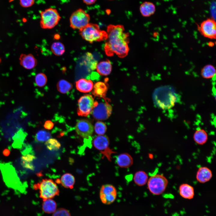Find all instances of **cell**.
<instances>
[{
	"mask_svg": "<svg viewBox=\"0 0 216 216\" xmlns=\"http://www.w3.org/2000/svg\"><path fill=\"white\" fill-rule=\"evenodd\" d=\"M107 37L104 49L106 55L111 56L114 54L120 58L128 54L129 49V34L121 25L110 24L107 27Z\"/></svg>",
	"mask_w": 216,
	"mask_h": 216,
	"instance_id": "6da1fadb",
	"label": "cell"
},
{
	"mask_svg": "<svg viewBox=\"0 0 216 216\" xmlns=\"http://www.w3.org/2000/svg\"><path fill=\"white\" fill-rule=\"evenodd\" d=\"M79 31L82 38L91 43L106 40L107 37V32L100 30L96 24L89 23Z\"/></svg>",
	"mask_w": 216,
	"mask_h": 216,
	"instance_id": "7a4b0ae2",
	"label": "cell"
},
{
	"mask_svg": "<svg viewBox=\"0 0 216 216\" xmlns=\"http://www.w3.org/2000/svg\"><path fill=\"white\" fill-rule=\"evenodd\" d=\"M34 188L39 190L40 197L42 200L52 199L58 196L59 190L56 184L50 179H44L34 184Z\"/></svg>",
	"mask_w": 216,
	"mask_h": 216,
	"instance_id": "3957f363",
	"label": "cell"
},
{
	"mask_svg": "<svg viewBox=\"0 0 216 216\" xmlns=\"http://www.w3.org/2000/svg\"><path fill=\"white\" fill-rule=\"evenodd\" d=\"M41 27L44 29H51L58 23L61 17L57 10L50 8L40 12Z\"/></svg>",
	"mask_w": 216,
	"mask_h": 216,
	"instance_id": "277c9868",
	"label": "cell"
},
{
	"mask_svg": "<svg viewBox=\"0 0 216 216\" xmlns=\"http://www.w3.org/2000/svg\"><path fill=\"white\" fill-rule=\"evenodd\" d=\"M147 184L149 191L153 195H159L165 191L168 181L163 175L156 174L152 175L148 178Z\"/></svg>",
	"mask_w": 216,
	"mask_h": 216,
	"instance_id": "5b68a950",
	"label": "cell"
},
{
	"mask_svg": "<svg viewBox=\"0 0 216 216\" xmlns=\"http://www.w3.org/2000/svg\"><path fill=\"white\" fill-rule=\"evenodd\" d=\"M90 16L85 10L79 8L73 12L70 18V27L74 29L79 30L89 23Z\"/></svg>",
	"mask_w": 216,
	"mask_h": 216,
	"instance_id": "8992f818",
	"label": "cell"
},
{
	"mask_svg": "<svg viewBox=\"0 0 216 216\" xmlns=\"http://www.w3.org/2000/svg\"><path fill=\"white\" fill-rule=\"evenodd\" d=\"M98 103L97 101H94L90 94H86L81 96L78 100V115L82 116H88Z\"/></svg>",
	"mask_w": 216,
	"mask_h": 216,
	"instance_id": "52a82bcc",
	"label": "cell"
},
{
	"mask_svg": "<svg viewBox=\"0 0 216 216\" xmlns=\"http://www.w3.org/2000/svg\"><path fill=\"white\" fill-rule=\"evenodd\" d=\"M117 195L116 188L110 184L102 186L100 191V198L101 202L105 205L112 204L115 200Z\"/></svg>",
	"mask_w": 216,
	"mask_h": 216,
	"instance_id": "ba28073f",
	"label": "cell"
},
{
	"mask_svg": "<svg viewBox=\"0 0 216 216\" xmlns=\"http://www.w3.org/2000/svg\"><path fill=\"white\" fill-rule=\"evenodd\" d=\"M93 117L98 120L107 119L111 115L112 107L108 103L101 102L98 103L92 110Z\"/></svg>",
	"mask_w": 216,
	"mask_h": 216,
	"instance_id": "9c48e42d",
	"label": "cell"
},
{
	"mask_svg": "<svg viewBox=\"0 0 216 216\" xmlns=\"http://www.w3.org/2000/svg\"><path fill=\"white\" fill-rule=\"evenodd\" d=\"M199 31L204 37L215 39L216 36V23L213 19L209 18L202 21L198 27Z\"/></svg>",
	"mask_w": 216,
	"mask_h": 216,
	"instance_id": "30bf717a",
	"label": "cell"
},
{
	"mask_svg": "<svg viewBox=\"0 0 216 216\" xmlns=\"http://www.w3.org/2000/svg\"><path fill=\"white\" fill-rule=\"evenodd\" d=\"M77 134L82 137L87 138L91 136L94 131V127L90 122L86 119L79 120L75 126Z\"/></svg>",
	"mask_w": 216,
	"mask_h": 216,
	"instance_id": "8fae6325",
	"label": "cell"
},
{
	"mask_svg": "<svg viewBox=\"0 0 216 216\" xmlns=\"http://www.w3.org/2000/svg\"><path fill=\"white\" fill-rule=\"evenodd\" d=\"M19 61L20 65L27 70L34 68L37 64V59L31 54H22L20 56Z\"/></svg>",
	"mask_w": 216,
	"mask_h": 216,
	"instance_id": "7c38bea8",
	"label": "cell"
},
{
	"mask_svg": "<svg viewBox=\"0 0 216 216\" xmlns=\"http://www.w3.org/2000/svg\"><path fill=\"white\" fill-rule=\"evenodd\" d=\"M211 170L206 166H201L197 170L196 175V180L201 183H204L209 181L212 177Z\"/></svg>",
	"mask_w": 216,
	"mask_h": 216,
	"instance_id": "4fadbf2b",
	"label": "cell"
},
{
	"mask_svg": "<svg viewBox=\"0 0 216 216\" xmlns=\"http://www.w3.org/2000/svg\"><path fill=\"white\" fill-rule=\"evenodd\" d=\"M179 193L180 196L184 199H192L194 195V188L190 184L183 183L179 187Z\"/></svg>",
	"mask_w": 216,
	"mask_h": 216,
	"instance_id": "5bb4252c",
	"label": "cell"
},
{
	"mask_svg": "<svg viewBox=\"0 0 216 216\" xmlns=\"http://www.w3.org/2000/svg\"><path fill=\"white\" fill-rule=\"evenodd\" d=\"M76 89L80 92L83 93L91 91L93 87V83L91 80L82 78L76 82Z\"/></svg>",
	"mask_w": 216,
	"mask_h": 216,
	"instance_id": "9a60e30c",
	"label": "cell"
},
{
	"mask_svg": "<svg viewBox=\"0 0 216 216\" xmlns=\"http://www.w3.org/2000/svg\"><path fill=\"white\" fill-rule=\"evenodd\" d=\"M116 162L120 167L127 168L132 165L133 159L131 156L129 154L123 153L118 155L116 158Z\"/></svg>",
	"mask_w": 216,
	"mask_h": 216,
	"instance_id": "2e32d148",
	"label": "cell"
},
{
	"mask_svg": "<svg viewBox=\"0 0 216 216\" xmlns=\"http://www.w3.org/2000/svg\"><path fill=\"white\" fill-rule=\"evenodd\" d=\"M110 140L108 137L104 134L98 135L93 140V145L97 149L102 150L106 149L109 146Z\"/></svg>",
	"mask_w": 216,
	"mask_h": 216,
	"instance_id": "e0dca14e",
	"label": "cell"
},
{
	"mask_svg": "<svg viewBox=\"0 0 216 216\" xmlns=\"http://www.w3.org/2000/svg\"><path fill=\"white\" fill-rule=\"evenodd\" d=\"M156 10L154 4L149 2H143L140 7V12L144 17H149L153 14Z\"/></svg>",
	"mask_w": 216,
	"mask_h": 216,
	"instance_id": "ac0fdd59",
	"label": "cell"
},
{
	"mask_svg": "<svg viewBox=\"0 0 216 216\" xmlns=\"http://www.w3.org/2000/svg\"><path fill=\"white\" fill-rule=\"evenodd\" d=\"M96 68L99 74L106 76L110 74L112 66L110 62L108 60H106L101 61L97 64Z\"/></svg>",
	"mask_w": 216,
	"mask_h": 216,
	"instance_id": "d6986e66",
	"label": "cell"
},
{
	"mask_svg": "<svg viewBox=\"0 0 216 216\" xmlns=\"http://www.w3.org/2000/svg\"><path fill=\"white\" fill-rule=\"evenodd\" d=\"M42 208L45 213L52 214L57 209V204L52 199H48L43 200Z\"/></svg>",
	"mask_w": 216,
	"mask_h": 216,
	"instance_id": "ffe728a7",
	"label": "cell"
},
{
	"mask_svg": "<svg viewBox=\"0 0 216 216\" xmlns=\"http://www.w3.org/2000/svg\"><path fill=\"white\" fill-rule=\"evenodd\" d=\"M193 139L196 144L203 145L206 143L208 140V134L204 130L199 129L196 130L194 133Z\"/></svg>",
	"mask_w": 216,
	"mask_h": 216,
	"instance_id": "44dd1931",
	"label": "cell"
},
{
	"mask_svg": "<svg viewBox=\"0 0 216 216\" xmlns=\"http://www.w3.org/2000/svg\"><path fill=\"white\" fill-rule=\"evenodd\" d=\"M60 182L64 187L72 189L74 188L75 182L74 177L69 173H66L61 177Z\"/></svg>",
	"mask_w": 216,
	"mask_h": 216,
	"instance_id": "7402d4cb",
	"label": "cell"
},
{
	"mask_svg": "<svg viewBox=\"0 0 216 216\" xmlns=\"http://www.w3.org/2000/svg\"><path fill=\"white\" fill-rule=\"evenodd\" d=\"M148 177L147 173L143 171H139L135 174L134 180L135 183L139 186H142L147 183Z\"/></svg>",
	"mask_w": 216,
	"mask_h": 216,
	"instance_id": "603a6c76",
	"label": "cell"
},
{
	"mask_svg": "<svg viewBox=\"0 0 216 216\" xmlns=\"http://www.w3.org/2000/svg\"><path fill=\"white\" fill-rule=\"evenodd\" d=\"M107 88L105 83L98 82L94 86L93 94L98 97H103L107 91Z\"/></svg>",
	"mask_w": 216,
	"mask_h": 216,
	"instance_id": "cb8c5ba5",
	"label": "cell"
},
{
	"mask_svg": "<svg viewBox=\"0 0 216 216\" xmlns=\"http://www.w3.org/2000/svg\"><path fill=\"white\" fill-rule=\"evenodd\" d=\"M216 73L215 67L211 64H207L204 66L201 71L202 76L205 79H210L213 78Z\"/></svg>",
	"mask_w": 216,
	"mask_h": 216,
	"instance_id": "d4e9b609",
	"label": "cell"
},
{
	"mask_svg": "<svg viewBox=\"0 0 216 216\" xmlns=\"http://www.w3.org/2000/svg\"><path fill=\"white\" fill-rule=\"evenodd\" d=\"M58 91L62 94L69 92L72 88L71 83L64 80H61L58 82L57 85Z\"/></svg>",
	"mask_w": 216,
	"mask_h": 216,
	"instance_id": "484cf974",
	"label": "cell"
},
{
	"mask_svg": "<svg viewBox=\"0 0 216 216\" xmlns=\"http://www.w3.org/2000/svg\"><path fill=\"white\" fill-rule=\"evenodd\" d=\"M51 49L52 52L57 56L62 55L65 51L64 45L59 42L53 43L51 45Z\"/></svg>",
	"mask_w": 216,
	"mask_h": 216,
	"instance_id": "4316f807",
	"label": "cell"
},
{
	"mask_svg": "<svg viewBox=\"0 0 216 216\" xmlns=\"http://www.w3.org/2000/svg\"><path fill=\"white\" fill-rule=\"evenodd\" d=\"M51 136L50 132L44 130H40L36 133L35 138L36 141L42 142L47 141Z\"/></svg>",
	"mask_w": 216,
	"mask_h": 216,
	"instance_id": "83f0119b",
	"label": "cell"
},
{
	"mask_svg": "<svg viewBox=\"0 0 216 216\" xmlns=\"http://www.w3.org/2000/svg\"><path fill=\"white\" fill-rule=\"evenodd\" d=\"M47 148L50 150H57L61 147L60 142L56 139L50 138L45 142Z\"/></svg>",
	"mask_w": 216,
	"mask_h": 216,
	"instance_id": "f1b7e54d",
	"label": "cell"
},
{
	"mask_svg": "<svg viewBox=\"0 0 216 216\" xmlns=\"http://www.w3.org/2000/svg\"><path fill=\"white\" fill-rule=\"evenodd\" d=\"M35 80L37 86L42 87L46 84L47 82V78L46 76L44 74L39 73L36 76Z\"/></svg>",
	"mask_w": 216,
	"mask_h": 216,
	"instance_id": "f546056e",
	"label": "cell"
},
{
	"mask_svg": "<svg viewBox=\"0 0 216 216\" xmlns=\"http://www.w3.org/2000/svg\"><path fill=\"white\" fill-rule=\"evenodd\" d=\"M94 130L95 133L98 135H104L106 131L107 127L104 123L99 121L95 123Z\"/></svg>",
	"mask_w": 216,
	"mask_h": 216,
	"instance_id": "4dcf8cb0",
	"label": "cell"
},
{
	"mask_svg": "<svg viewBox=\"0 0 216 216\" xmlns=\"http://www.w3.org/2000/svg\"><path fill=\"white\" fill-rule=\"evenodd\" d=\"M22 160L24 166L31 170L33 169V166L31 164V162L35 159V157L32 155L27 154L22 157Z\"/></svg>",
	"mask_w": 216,
	"mask_h": 216,
	"instance_id": "1f68e13d",
	"label": "cell"
},
{
	"mask_svg": "<svg viewBox=\"0 0 216 216\" xmlns=\"http://www.w3.org/2000/svg\"><path fill=\"white\" fill-rule=\"evenodd\" d=\"M25 136L26 135L21 130L18 131L14 135L13 139L15 142V145L16 146L17 144V146H19V143H22Z\"/></svg>",
	"mask_w": 216,
	"mask_h": 216,
	"instance_id": "d6a6232c",
	"label": "cell"
},
{
	"mask_svg": "<svg viewBox=\"0 0 216 216\" xmlns=\"http://www.w3.org/2000/svg\"><path fill=\"white\" fill-rule=\"evenodd\" d=\"M52 214V216H71L69 211L64 208H57Z\"/></svg>",
	"mask_w": 216,
	"mask_h": 216,
	"instance_id": "836d02e7",
	"label": "cell"
},
{
	"mask_svg": "<svg viewBox=\"0 0 216 216\" xmlns=\"http://www.w3.org/2000/svg\"><path fill=\"white\" fill-rule=\"evenodd\" d=\"M20 5L23 8L32 6L34 3V0H19Z\"/></svg>",
	"mask_w": 216,
	"mask_h": 216,
	"instance_id": "e575fe53",
	"label": "cell"
},
{
	"mask_svg": "<svg viewBox=\"0 0 216 216\" xmlns=\"http://www.w3.org/2000/svg\"><path fill=\"white\" fill-rule=\"evenodd\" d=\"M54 125L53 122L50 120H47L45 122L44 124V128L47 130H51L52 129Z\"/></svg>",
	"mask_w": 216,
	"mask_h": 216,
	"instance_id": "d590c367",
	"label": "cell"
},
{
	"mask_svg": "<svg viewBox=\"0 0 216 216\" xmlns=\"http://www.w3.org/2000/svg\"><path fill=\"white\" fill-rule=\"evenodd\" d=\"M83 2L87 5H90L94 4L97 0H82Z\"/></svg>",
	"mask_w": 216,
	"mask_h": 216,
	"instance_id": "8d00e7d4",
	"label": "cell"
},
{
	"mask_svg": "<svg viewBox=\"0 0 216 216\" xmlns=\"http://www.w3.org/2000/svg\"><path fill=\"white\" fill-rule=\"evenodd\" d=\"M54 38L55 39H58L60 38V36L58 34H56L54 36Z\"/></svg>",
	"mask_w": 216,
	"mask_h": 216,
	"instance_id": "74e56055",
	"label": "cell"
},
{
	"mask_svg": "<svg viewBox=\"0 0 216 216\" xmlns=\"http://www.w3.org/2000/svg\"><path fill=\"white\" fill-rule=\"evenodd\" d=\"M208 45L209 46H212L214 45V44L213 42H210L208 43Z\"/></svg>",
	"mask_w": 216,
	"mask_h": 216,
	"instance_id": "f35d334b",
	"label": "cell"
}]
</instances>
